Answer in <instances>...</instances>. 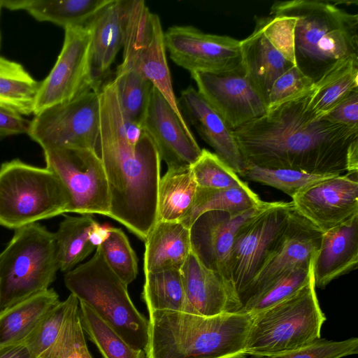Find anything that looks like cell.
<instances>
[{
    "label": "cell",
    "mask_w": 358,
    "mask_h": 358,
    "mask_svg": "<svg viewBox=\"0 0 358 358\" xmlns=\"http://www.w3.org/2000/svg\"><path fill=\"white\" fill-rule=\"evenodd\" d=\"M336 176L338 174L310 173L294 169L262 168L252 164H247L241 175L248 180L278 189L292 199L307 188Z\"/></svg>",
    "instance_id": "obj_38"
},
{
    "label": "cell",
    "mask_w": 358,
    "mask_h": 358,
    "mask_svg": "<svg viewBox=\"0 0 358 358\" xmlns=\"http://www.w3.org/2000/svg\"><path fill=\"white\" fill-rule=\"evenodd\" d=\"M2 8H3V6H2V4H1V0H0V15H1V10ZM0 45H1V34H0Z\"/></svg>",
    "instance_id": "obj_51"
},
{
    "label": "cell",
    "mask_w": 358,
    "mask_h": 358,
    "mask_svg": "<svg viewBox=\"0 0 358 358\" xmlns=\"http://www.w3.org/2000/svg\"><path fill=\"white\" fill-rule=\"evenodd\" d=\"M343 1H277L271 15L296 19L295 66L314 83L340 61L358 57V15L338 7Z\"/></svg>",
    "instance_id": "obj_4"
},
{
    "label": "cell",
    "mask_w": 358,
    "mask_h": 358,
    "mask_svg": "<svg viewBox=\"0 0 358 358\" xmlns=\"http://www.w3.org/2000/svg\"><path fill=\"white\" fill-rule=\"evenodd\" d=\"M0 358H38L24 342L0 348Z\"/></svg>",
    "instance_id": "obj_48"
},
{
    "label": "cell",
    "mask_w": 358,
    "mask_h": 358,
    "mask_svg": "<svg viewBox=\"0 0 358 358\" xmlns=\"http://www.w3.org/2000/svg\"><path fill=\"white\" fill-rule=\"evenodd\" d=\"M143 297L149 313L155 310L187 313L180 270L145 273Z\"/></svg>",
    "instance_id": "obj_34"
},
{
    "label": "cell",
    "mask_w": 358,
    "mask_h": 358,
    "mask_svg": "<svg viewBox=\"0 0 358 358\" xmlns=\"http://www.w3.org/2000/svg\"><path fill=\"white\" fill-rule=\"evenodd\" d=\"M112 227L110 224H101L96 221L90 232L89 238L90 243L95 248L101 245L109 237Z\"/></svg>",
    "instance_id": "obj_49"
},
{
    "label": "cell",
    "mask_w": 358,
    "mask_h": 358,
    "mask_svg": "<svg viewBox=\"0 0 358 358\" xmlns=\"http://www.w3.org/2000/svg\"><path fill=\"white\" fill-rule=\"evenodd\" d=\"M64 31V43L58 58L48 76L41 82L34 115L99 86L92 78V34L89 27H70Z\"/></svg>",
    "instance_id": "obj_12"
},
{
    "label": "cell",
    "mask_w": 358,
    "mask_h": 358,
    "mask_svg": "<svg viewBox=\"0 0 358 358\" xmlns=\"http://www.w3.org/2000/svg\"><path fill=\"white\" fill-rule=\"evenodd\" d=\"M112 0H1L3 7L24 10L38 21L62 27L86 26Z\"/></svg>",
    "instance_id": "obj_25"
},
{
    "label": "cell",
    "mask_w": 358,
    "mask_h": 358,
    "mask_svg": "<svg viewBox=\"0 0 358 358\" xmlns=\"http://www.w3.org/2000/svg\"><path fill=\"white\" fill-rule=\"evenodd\" d=\"M100 87L70 101L48 108L31 121L27 134L43 150L64 147L86 148L99 154Z\"/></svg>",
    "instance_id": "obj_9"
},
{
    "label": "cell",
    "mask_w": 358,
    "mask_h": 358,
    "mask_svg": "<svg viewBox=\"0 0 358 358\" xmlns=\"http://www.w3.org/2000/svg\"><path fill=\"white\" fill-rule=\"evenodd\" d=\"M180 271L187 313L211 316L241 312L243 304L233 285L205 267L192 252Z\"/></svg>",
    "instance_id": "obj_19"
},
{
    "label": "cell",
    "mask_w": 358,
    "mask_h": 358,
    "mask_svg": "<svg viewBox=\"0 0 358 358\" xmlns=\"http://www.w3.org/2000/svg\"><path fill=\"white\" fill-rule=\"evenodd\" d=\"M99 246L106 262L122 281L128 285L136 278L138 258L122 229L113 227Z\"/></svg>",
    "instance_id": "obj_40"
},
{
    "label": "cell",
    "mask_w": 358,
    "mask_h": 358,
    "mask_svg": "<svg viewBox=\"0 0 358 358\" xmlns=\"http://www.w3.org/2000/svg\"><path fill=\"white\" fill-rule=\"evenodd\" d=\"M87 25L92 34V78L99 85L122 47L123 0H112Z\"/></svg>",
    "instance_id": "obj_22"
},
{
    "label": "cell",
    "mask_w": 358,
    "mask_h": 358,
    "mask_svg": "<svg viewBox=\"0 0 358 358\" xmlns=\"http://www.w3.org/2000/svg\"><path fill=\"white\" fill-rule=\"evenodd\" d=\"M69 303V296L59 301L24 341L37 357L46 358L60 332Z\"/></svg>",
    "instance_id": "obj_43"
},
{
    "label": "cell",
    "mask_w": 358,
    "mask_h": 358,
    "mask_svg": "<svg viewBox=\"0 0 358 358\" xmlns=\"http://www.w3.org/2000/svg\"><path fill=\"white\" fill-rule=\"evenodd\" d=\"M326 320L313 275L293 295L252 315L247 353L271 354L305 346L321 338Z\"/></svg>",
    "instance_id": "obj_8"
},
{
    "label": "cell",
    "mask_w": 358,
    "mask_h": 358,
    "mask_svg": "<svg viewBox=\"0 0 358 358\" xmlns=\"http://www.w3.org/2000/svg\"><path fill=\"white\" fill-rule=\"evenodd\" d=\"M322 235L294 209L280 240L241 296L243 306L285 271L310 264L320 248Z\"/></svg>",
    "instance_id": "obj_17"
},
{
    "label": "cell",
    "mask_w": 358,
    "mask_h": 358,
    "mask_svg": "<svg viewBox=\"0 0 358 358\" xmlns=\"http://www.w3.org/2000/svg\"><path fill=\"white\" fill-rule=\"evenodd\" d=\"M145 358H245L252 315L204 316L174 310L149 313Z\"/></svg>",
    "instance_id": "obj_3"
},
{
    "label": "cell",
    "mask_w": 358,
    "mask_h": 358,
    "mask_svg": "<svg viewBox=\"0 0 358 358\" xmlns=\"http://www.w3.org/2000/svg\"><path fill=\"white\" fill-rule=\"evenodd\" d=\"M41 82L19 63L0 57V106L21 115L34 114Z\"/></svg>",
    "instance_id": "obj_32"
},
{
    "label": "cell",
    "mask_w": 358,
    "mask_h": 358,
    "mask_svg": "<svg viewBox=\"0 0 358 358\" xmlns=\"http://www.w3.org/2000/svg\"><path fill=\"white\" fill-rule=\"evenodd\" d=\"M31 121L22 115L0 106V138L27 134Z\"/></svg>",
    "instance_id": "obj_47"
},
{
    "label": "cell",
    "mask_w": 358,
    "mask_h": 358,
    "mask_svg": "<svg viewBox=\"0 0 358 358\" xmlns=\"http://www.w3.org/2000/svg\"><path fill=\"white\" fill-rule=\"evenodd\" d=\"M199 93L231 130L265 115L266 101L243 64L225 72L191 73Z\"/></svg>",
    "instance_id": "obj_14"
},
{
    "label": "cell",
    "mask_w": 358,
    "mask_h": 358,
    "mask_svg": "<svg viewBox=\"0 0 358 358\" xmlns=\"http://www.w3.org/2000/svg\"><path fill=\"white\" fill-rule=\"evenodd\" d=\"M314 83L312 79L294 66L273 83L267 99V110L296 97L310 89Z\"/></svg>",
    "instance_id": "obj_45"
},
{
    "label": "cell",
    "mask_w": 358,
    "mask_h": 358,
    "mask_svg": "<svg viewBox=\"0 0 358 358\" xmlns=\"http://www.w3.org/2000/svg\"><path fill=\"white\" fill-rule=\"evenodd\" d=\"M347 173H358V139L352 141L347 153Z\"/></svg>",
    "instance_id": "obj_50"
},
{
    "label": "cell",
    "mask_w": 358,
    "mask_h": 358,
    "mask_svg": "<svg viewBox=\"0 0 358 358\" xmlns=\"http://www.w3.org/2000/svg\"><path fill=\"white\" fill-rule=\"evenodd\" d=\"M145 247V273L180 270L192 252L189 229L178 222L157 221Z\"/></svg>",
    "instance_id": "obj_23"
},
{
    "label": "cell",
    "mask_w": 358,
    "mask_h": 358,
    "mask_svg": "<svg viewBox=\"0 0 358 358\" xmlns=\"http://www.w3.org/2000/svg\"><path fill=\"white\" fill-rule=\"evenodd\" d=\"M153 16L144 1L123 0L122 66L134 67L153 31Z\"/></svg>",
    "instance_id": "obj_33"
},
{
    "label": "cell",
    "mask_w": 358,
    "mask_h": 358,
    "mask_svg": "<svg viewBox=\"0 0 358 358\" xmlns=\"http://www.w3.org/2000/svg\"><path fill=\"white\" fill-rule=\"evenodd\" d=\"M99 155L106 172L111 217L142 241L157 222L161 158L142 124L122 110L113 80L99 90Z\"/></svg>",
    "instance_id": "obj_2"
},
{
    "label": "cell",
    "mask_w": 358,
    "mask_h": 358,
    "mask_svg": "<svg viewBox=\"0 0 358 358\" xmlns=\"http://www.w3.org/2000/svg\"><path fill=\"white\" fill-rule=\"evenodd\" d=\"M293 210L292 201H276L237 231L229 269L240 299L280 240Z\"/></svg>",
    "instance_id": "obj_11"
},
{
    "label": "cell",
    "mask_w": 358,
    "mask_h": 358,
    "mask_svg": "<svg viewBox=\"0 0 358 358\" xmlns=\"http://www.w3.org/2000/svg\"><path fill=\"white\" fill-rule=\"evenodd\" d=\"M197 187L191 165L168 167L158 185L157 221L180 222L191 208Z\"/></svg>",
    "instance_id": "obj_27"
},
{
    "label": "cell",
    "mask_w": 358,
    "mask_h": 358,
    "mask_svg": "<svg viewBox=\"0 0 358 358\" xmlns=\"http://www.w3.org/2000/svg\"><path fill=\"white\" fill-rule=\"evenodd\" d=\"M43 152L46 168L57 177L69 195L68 213L108 217V184L97 152L86 148L56 147L44 149Z\"/></svg>",
    "instance_id": "obj_10"
},
{
    "label": "cell",
    "mask_w": 358,
    "mask_h": 358,
    "mask_svg": "<svg viewBox=\"0 0 358 358\" xmlns=\"http://www.w3.org/2000/svg\"><path fill=\"white\" fill-rule=\"evenodd\" d=\"M59 301L49 288L1 312L0 348L24 342Z\"/></svg>",
    "instance_id": "obj_26"
},
{
    "label": "cell",
    "mask_w": 358,
    "mask_h": 358,
    "mask_svg": "<svg viewBox=\"0 0 358 358\" xmlns=\"http://www.w3.org/2000/svg\"><path fill=\"white\" fill-rule=\"evenodd\" d=\"M96 220L91 215H66L54 233L59 268L68 272L87 258L96 248L90 241Z\"/></svg>",
    "instance_id": "obj_31"
},
{
    "label": "cell",
    "mask_w": 358,
    "mask_h": 358,
    "mask_svg": "<svg viewBox=\"0 0 358 358\" xmlns=\"http://www.w3.org/2000/svg\"><path fill=\"white\" fill-rule=\"evenodd\" d=\"M322 117L351 127H358V90L351 92Z\"/></svg>",
    "instance_id": "obj_46"
},
{
    "label": "cell",
    "mask_w": 358,
    "mask_h": 358,
    "mask_svg": "<svg viewBox=\"0 0 358 358\" xmlns=\"http://www.w3.org/2000/svg\"><path fill=\"white\" fill-rule=\"evenodd\" d=\"M199 187L227 189L248 185L215 153L202 149L198 159L191 165Z\"/></svg>",
    "instance_id": "obj_41"
},
{
    "label": "cell",
    "mask_w": 358,
    "mask_h": 358,
    "mask_svg": "<svg viewBox=\"0 0 358 358\" xmlns=\"http://www.w3.org/2000/svg\"><path fill=\"white\" fill-rule=\"evenodd\" d=\"M358 353V338L343 341L320 338L305 346L271 354H253L248 358H343Z\"/></svg>",
    "instance_id": "obj_42"
},
{
    "label": "cell",
    "mask_w": 358,
    "mask_h": 358,
    "mask_svg": "<svg viewBox=\"0 0 358 358\" xmlns=\"http://www.w3.org/2000/svg\"><path fill=\"white\" fill-rule=\"evenodd\" d=\"M166 51L164 32L159 17L154 13L152 36L141 50L135 68L162 94L180 119L187 123L173 92Z\"/></svg>",
    "instance_id": "obj_28"
},
{
    "label": "cell",
    "mask_w": 358,
    "mask_h": 358,
    "mask_svg": "<svg viewBox=\"0 0 358 358\" xmlns=\"http://www.w3.org/2000/svg\"><path fill=\"white\" fill-rule=\"evenodd\" d=\"M170 58L194 72L220 73L242 65L241 41L229 36L206 34L191 25H174L164 32Z\"/></svg>",
    "instance_id": "obj_13"
},
{
    "label": "cell",
    "mask_w": 358,
    "mask_h": 358,
    "mask_svg": "<svg viewBox=\"0 0 358 358\" xmlns=\"http://www.w3.org/2000/svg\"><path fill=\"white\" fill-rule=\"evenodd\" d=\"M113 80L122 110L133 122L142 124L153 85L138 69L121 65Z\"/></svg>",
    "instance_id": "obj_35"
},
{
    "label": "cell",
    "mask_w": 358,
    "mask_h": 358,
    "mask_svg": "<svg viewBox=\"0 0 358 358\" xmlns=\"http://www.w3.org/2000/svg\"><path fill=\"white\" fill-rule=\"evenodd\" d=\"M292 202L299 215L325 233L358 215V173L323 180L298 194Z\"/></svg>",
    "instance_id": "obj_15"
},
{
    "label": "cell",
    "mask_w": 358,
    "mask_h": 358,
    "mask_svg": "<svg viewBox=\"0 0 358 358\" xmlns=\"http://www.w3.org/2000/svg\"><path fill=\"white\" fill-rule=\"evenodd\" d=\"M82 327L103 358H145L143 350L131 347L89 306L79 301Z\"/></svg>",
    "instance_id": "obj_36"
},
{
    "label": "cell",
    "mask_w": 358,
    "mask_h": 358,
    "mask_svg": "<svg viewBox=\"0 0 358 358\" xmlns=\"http://www.w3.org/2000/svg\"><path fill=\"white\" fill-rule=\"evenodd\" d=\"M178 104L200 136L238 176L247 167L232 130L218 113L192 86L180 92Z\"/></svg>",
    "instance_id": "obj_20"
},
{
    "label": "cell",
    "mask_w": 358,
    "mask_h": 358,
    "mask_svg": "<svg viewBox=\"0 0 358 358\" xmlns=\"http://www.w3.org/2000/svg\"><path fill=\"white\" fill-rule=\"evenodd\" d=\"M64 283L80 302L89 306L127 344L145 349L148 320L134 305L127 285L107 264L100 246L90 260L65 273Z\"/></svg>",
    "instance_id": "obj_5"
},
{
    "label": "cell",
    "mask_w": 358,
    "mask_h": 358,
    "mask_svg": "<svg viewBox=\"0 0 358 358\" xmlns=\"http://www.w3.org/2000/svg\"><path fill=\"white\" fill-rule=\"evenodd\" d=\"M265 202L248 185L227 189L197 187L191 208L180 222L189 229L195 220L205 212L222 210L237 215Z\"/></svg>",
    "instance_id": "obj_30"
},
{
    "label": "cell",
    "mask_w": 358,
    "mask_h": 358,
    "mask_svg": "<svg viewBox=\"0 0 358 358\" xmlns=\"http://www.w3.org/2000/svg\"><path fill=\"white\" fill-rule=\"evenodd\" d=\"M58 270L54 233L38 222L16 229L0 253V313L48 290Z\"/></svg>",
    "instance_id": "obj_6"
},
{
    "label": "cell",
    "mask_w": 358,
    "mask_h": 358,
    "mask_svg": "<svg viewBox=\"0 0 358 358\" xmlns=\"http://www.w3.org/2000/svg\"><path fill=\"white\" fill-rule=\"evenodd\" d=\"M358 264V215L322 235L313 259L315 287H326L334 280L355 270Z\"/></svg>",
    "instance_id": "obj_21"
},
{
    "label": "cell",
    "mask_w": 358,
    "mask_h": 358,
    "mask_svg": "<svg viewBox=\"0 0 358 358\" xmlns=\"http://www.w3.org/2000/svg\"><path fill=\"white\" fill-rule=\"evenodd\" d=\"M275 203L266 201L261 206L237 215L222 210H210L201 214L189 227L192 253L205 267L218 273L232 284L229 262L237 231L250 220Z\"/></svg>",
    "instance_id": "obj_16"
},
{
    "label": "cell",
    "mask_w": 358,
    "mask_h": 358,
    "mask_svg": "<svg viewBox=\"0 0 358 358\" xmlns=\"http://www.w3.org/2000/svg\"><path fill=\"white\" fill-rule=\"evenodd\" d=\"M240 45L243 66L267 103L273 83L295 64L271 45L256 24L253 32L241 41Z\"/></svg>",
    "instance_id": "obj_24"
},
{
    "label": "cell",
    "mask_w": 358,
    "mask_h": 358,
    "mask_svg": "<svg viewBox=\"0 0 358 358\" xmlns=\"http://www.w3.org/2000/svg\"><path fill=\"white\" fill-rule=\"evenodd\" d=\"M313 259L310 264L289 269L273 280L248 300L241 312L255 315L297 292L309 282L313 275Z\"/></svg>",
    "instance_id": "obj_37"
},
{
    "label": "cell",
    "mask_w": 358,
    "mask_h": 358,
    "mask_svg": "<svg viewBox=\"0 0 358 358\" xmlns=\"http://www.w3.org/2000/svg\"><path fill=\"white\" fill-rule=\"evenodd\" d=\"M70 303L60 332L46 358H93L88 350L79 315V301L69 294Z\"/></svg>",
    "instance_id": "obj_39"
},
{
    "label": "cell",
    "mask_w": 358,
    "mask_h": 358,
    "mask_svg": "<svg viewBox=\"0 0 358 358\" xmlns=\"http://www.w3.org/2000/svg\"><path fill=\"white\" fill-rule=\"evenodd\" d=\"M295 24L294 17L283 15L255 17V24L261 28L271 45L294 64Z\"/></svg>",
    "instance_id": "obj_44"
},
{
    "label": "cell",
    "mask_w": 358,
    "mask_h": 358,
    "mask_svg": "<svg viewBox=\"0 0 358 358\" xmlns=\"http://www.w3.org/2000/svg\"><path fill=\"white\" fill-rule=\"evenodd\" d=\"M313 86L232 130L247 164L318 174L347 173V153L358 127L317 118L309 102Z\"/></svg>",
    "instance_id": "obj_1"
},
{
    "label": "cell",
    "mask_w": 358,
    "mask_h": 358,
    "mask_svg": "<svg viewBox=\"0 0 358 358\" xmlns=\"http://www.w3.org/2000/svg\"><path fill=\"white\" fill-rule=\"evenodd\" d=\"M70 199L48 169L19 159L0 166V226L18 229L69 212Z\"/></svg>",
    "instance_id": "obj_7"
},
{
    "label": "cell",
    "mask_w": 358,
    "mask_h": 358,
    "mask_svg": "<svg viewBox=\"0 0 358 358\" xmlns=\"http://www.w3.org/2000/svg\"><path fill=\"white\" fill-rule=\"evenodd\" d=\"M358 90V57L340 61L313 85L309 106L322 118L351 92Z\"/></svg>",
    "instance_id": "obj_29"
},
{
    "label": "cell",
    "mask_w": 358,
    "mask_h": 358,
    "mask_svg": "<svg viewBox=\"0 0 358 358\" xmlns=\"http://www.w3.org/2000/svg\"><path fill=\"white\" fill-rule=\"evenodd\" d=\"M142 125L156 145L161 160L168 167L192 165L200 157L202 149L188 124L180 119L154 87Z\"/></svg>",
    "instance_id": "obj_18"
}]
</instances>
